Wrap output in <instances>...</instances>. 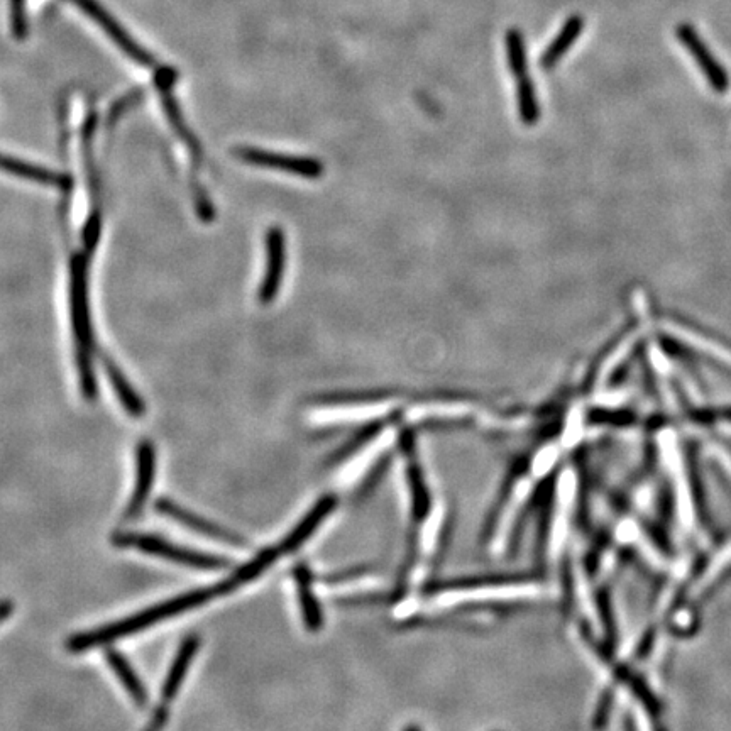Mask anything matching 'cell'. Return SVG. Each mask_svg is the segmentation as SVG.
Wrapping results in <instances>:
<instances>
[{"instance_id":"obj_1","label":"cell","mask_w":731,"mask_h":731,"mask_svg":"<svg viewBox=\"0 0 731 731\" xmlns=\"http://www.w3.org/2000/svg\"><path fill=\"white\" fill-rule=\"evenodd\" d=\"M237 588L239 586H237L236 581L232 578H227L215 584L212 588L195 589V591L182 594V596L173 598V600L146 608V610L141 611V613H136V615L127 616L121 622L95 628V630H90V632L77 633V635H73V637L66 640V649L73 652V654H82V652H87V650L94 649V647L112 644L116 640L129 637L132 633L143 632L146 628L154 627L161 620H166V618H171V616L182 615L185 611L193 610V608H197L200 605H205V603H209L214 598L226 596V594L236 591Z\"/></svg>"},{"instance_id":"obj_2","label":"cell","mask_w":731,"mask_h":731,"mask_svg":"<svg viewBox=\"0 0 731 731\" xmlns=\"http://www.w3.org/2000/svg\"><path fill=\"white\" fill-rule=\"evenodd\" d=\"M70 305H72L73 337L77 358L80 390L88 402L97 400V380L94 371V329L88 303V254H75L70 263Z\"/></svg>"},{"instance_id":"obj_3","label":"cell","mask_w":731,"mask_h":731,"mask_svg":"<svg viewBox=\"0 0 731 731\" xmlns=\"http://www.w3.org/2000/svg\"><path fill=\"white\" fill-rule=\"evenodd\" d=\"M116 547L122 549L141 550L149 556L161 557L166 561L176 562L182 566L195 567L200 571H217L231 566V561L226 557L214 556L200 550L187 549L180 545L171 544L168 540L158 535L134 534V532H119L112 539Z\"/></svg>"},{"instance_id":"obj_4","label":"cell","mask_w":731,"mask_h":731,"mask_svg":"<svg viewBox=\"0 0 731 731\" xmlns=\"http://www.w3.org/2000/svg\"><path fill=\"white\" fill-rule=\"evenodd\" d=\"M70 2L73 6H77L85 16L90 17L127 58H131L141 66H153L156 63L154 56L148 50H144L143 46L127 33L124 26L117 22L116 17L112 16L109 11H105L99 0H70Z\"/></svg>"},{"instance_id":"obj_5","label":"cell","mask_w":731,"mask_h":731,"mask_svg":"<svg viewBox=\"0 0 731 731\" xmlns=\"http://www.w3.org/2000/svg\"><path fill=\"white\" fill-rule=\"evenodd\" d=\"M234 154L239 160L246 161L249 165L285 171V173L302 176L308 180H317L324 173L322 163L315 158H307V156L270 153V151L256 148H237Z\"/></svg>"},{"instance_id":"obj_6","label":"cell","mask_w":731,"mask_h":731,"mask_svg":"<svg viewBox=\"0 0 731 731\" xmlns=\"http://www.w3.org/2000/svg\"><path fill=\"white\" fill-rule=\"evenodd\" d=\"M154 508L163 517L182 523L183 527L190 528L193 532L205 535L209 539L220 540V542L237 547V549H246L249 545L246 539H242L241 535L236 534V532H232V530L222 527V525H217V523L209 522L205 518L198 517L197 513L188 512L183 506L176 505L175 501L168 500V498H160L154 503Z\"/></svg>"},{"instance_id":"obj_7","label":"cell","mask_w":731,"mask_h":731,"mask_svg":"<svg viewBox=\"0 0 731 731\" xmlns=\"http://www.w3.org/2000/svg\"><path fill=\"white\" fill-rule=\"evenodd\" d=\"M156 478V449L151 440L139 442L136 452V484L124 512V522H136L143 515Z\"/></svg>"},{"instance_id":"obj_8","label":"cell","mask_w":731,"mask_h":731,"mask_svg":"<svg viewBox=\"0 0 731 731\" xmlns=\"http://www.w3.org/2000/svg\"><path fill=\"white\" fill-rule=\"evenodd\" d=\"M286 268V236L280 227H270L266 232V266L259 288V302L268 305L280 292Z\"/></svg>"},{"instance_id":"obj_9","label":"cell","mask_w":731,"mask_h":731,"mask_svg":"<svg viewBox=\"0 0 731 731\" xmlns=\"http://www.w3.org/2000/svg\"><path fill=\"white\" fill-rule=\"evenodd\" d=\"M676 33L682 46L693 55L701 72L710 80L711 87L715 88L716 92H726L730 87V78L726 75L725 68L715 60V56L711 55L708 46L704 44L703 39L699 38V34L694 31L693 26L681 24Z\"/></svg>"},{"instance_id":"obj_10","label":"cell","mask_w":731,"mask_h":731,"mask_svg":"<svg viewBox=\"0 0 731 731\" xmlns=\"http://www.w3.org/2000/svg\"><path fill=\"white\" fill-rule=\"evenodd\" d=\"M198 647H200V638L197 635H190V637L183 640L180 649L176 652L175 659L171 662L170 671L166 674L165 684L161 688V701L163 703L170 704L180 693L188 669L192 666L193 659L197 655Z\"/></svg>"},{"instance_id":"obj_11","label":"cell","mask_w":731,"mask_h":731,"mask_svg":"<svg viewBox=\"0 0 731 731\" xmlns=\"http://www.w3.org/2000/svg\"><path fill=\"white\" fill-rule=\"evenodd\" d=\"M0 170L6 171L9 175L19 176L22 180L41 183V185L60 187L63 190H66V188L70 190V187H72L70 176L63 175V173H56V171L48 170V168H43V166L31 165V163L16 160V158L4 156V154H0Z\"/></svg>"},{"instance_id":"obj_12","label":"cell","mask_w":731,"mask_h":731,"mask_svg":"<svg viewBox=\"0 0 731 731\" xmlns=\"http://www.w3.org/2000/svg\"><path fill=\"white\" fill-rule=\"evenodd\" d=\"M583 31L584 17L579 16V14H574L564 22L559 34L552 39V43L545 48L544 53L540 56L539 63L545 72H550L564 58V55L571 50Z\"/></svg>"},{"instance_id":"obj_13","label":"cell","mask_w":731,"mask_h":731,"mask_svg":"<svg viewBox=\"0 0 731 731\" xmlns=\"http://www.w3.org/2000/svg\"><path fill=\"white\" fill-rule=\"evenodd\" d=\"M102 364H104L105 373L109 376L110 385L116 391L117 398L127 415L134 418L143 417L146 413V403L138 395V391L132 388L131 383L127 381L126 374L122 373V369L117 366L116 361L107 354H102Z\"/></svg>"},{"instance_id":"obj_14","label":"cell","mask_w":731,"mask_h":731,"mask_svg":"<svg viewBox=\"0 0 731 731\" xmlns=\"http://www.w3.org/2000/svg\"><path fill=\"white\" fill-rule=\"evenodd\" d=\"M104 657L110 669L116 674L117 679L126 688L127 694L131 696L132 701L138 704L139 708H144L148 704V693H146L143 681L139 679L138 674L129 664V660L116 649L105 650Z\"/></svg>"},{"instance_id":"obj_15","label":"cell","mask_w":731,"mask_h":731,"mask_svg":"<svg viewBox=\"0 0 731 731\" xmlns=\"http://www.w3.org/2000/svg\"><path fill=\"white\" fill-rule=\"evenodd\" d=\"M161 100H163V107H165L166 117L170 121L171 127L175 129L176 136L182 139V143L188 148V153L192 156L193 166L198 168L202 165V158H204V151L200 148L198 139L193 136L192 129L187 126V122L183 119L182 110L180 105L176 102L175 97L171 95V90H160Z\"/></svg>"},{"instance_id":"obj_16","label":"cell","mask_w":731,"mask_h":731,"mask_svg":"<svg viewBox=\"0 0 731 731\" xmlns=\"http://www.w3.org/2000/svg\"><path fill=\"white\" fill-rule=\"evenodd\" d=\"M332 505H334L332 498L320 500L314 510L307 513V517L303 518L302 522L298 523L297 527L293 528L288 537L281 542V552L288 554V552L300 549L315 534V530L319 528L320 523L324 522V518H327L332 510Z\"/></svg>"},{"instance_id":"obj_17","label":"cell","mask_w":731,"mask_h":731,"mask_svg":"<svg viewBox=\"0 0 731 731\" xmlns=\"http://www.w3.org/2000/svg\"><path fill=\"white\" fill-rule=\"evenodd\" d=\"M293 578L297 583L298 598H300V606H302L305 627L315 632L322 625V615H320L319 603H317L314 586H312V574H310L305 564H300V566L295 567Z\"/></svg>"},{"instance_id":"obj_18","label":"cell","mask_w":731,"mask_h":731,"mask_svg":"<svg viewBox=\"0 0 731 731\" xmlns=\"http://www.w3.org/2000/svg\"><path fill=\"white\" fill-rule=\"evenodd\" d=\"M506 61L513 77L523 78L528 75L527 50H525V39L518 29H510L505 36Z\"/></svg>"},{"instance_id":"obj_19","label":"cell","mask_w":731,"mask_h":731,"mask_svg":"<svg viewBox=\"0 0 731 731\" xmlns=\"http://www.w3.org/2000/svg\"><path fill=\"white\" fill-rule=\"evenodd\" d=\"M517 102L518 114L525 126H534L539 121L540 110L539 102H537V94H535L534 82L530 75L518 78L517 82Z\"/></svg>"},{"instance_id":"obj_20","label":"cell","mask_w":731,"mask_h":731,"mask_svg":"<svg viewBox=\"0 0 731 731\" xmlns=\"http://www.w3.org/2000/svg\"><path fill=\"white\" fill-rule=\"evenodd\" d=\"M280 554L281 549L266 547V549L259 552L258 556L253 557L248 564H244V566H241L239 569L232 572L231 578L236 581L237 586L251 583L253 579L261 576V574H263V572L266 571V569H268V567H270L271 564L278 559V557H280Z\"/></svg>"},{"instance_id":"obj_21","label":"cell","mask_w":731,"mask_h":731,"mask_svg":"<svg viewBox=\"0 0 731 731\" xmlns=\"http://www.w3.org/2000/svg\"><path fill=\"white\" fill-rule=\"evenodd\" d=\"M9 11H11L12 34L19 41L28 38L29 24L26 0H9Z\"/></svg>"},{"instance_id":"obj_22","label":"cell","mask_w":731,"mask_h":731,"mask_svg":"<svg viewBox=\"0 0 731 731\" xmlns=\"http://www.w3.org/2000/svg\"><path fill=\"white\" fill-rule=\"evenodd\" d=\"M100 234H102V217H100V210L94 209L88 215V220L83 227V248L88 256L97 249Z\"/></svg>"},{"instance_id":"obj_23","label":"cell","mask_w":731,"mask_h":731,"mask_svg":"<svg viewBox=\"0 0 731 731\" xmlns=\"http://www.w3.org/2000/svg\"><path fill=\"white\" fill-rule=\"evenodd\" d=\"M193 197H195V204H197V212L200 220L210 222V220L214 219V207L210 204L209 197L205 195L204 188L200 187L198 183H193Z\"/></svg>"},{"instance_id":"obj_24","label":"cell","mask_w":731,"mask_h":731,"mask_svg":"<svg viewBox=\"0 0 731 731\" xmlns=\"http://www.w3.org/2000/svg\"><path fill=\"white\" fill-rule=\"evenodd\" d=\"M143 99V90L139 88V90H136V92H131V94H127L124 99L119 100V102H116L114 104V107L110 109L109 114V122H116L119 117L126 112L131 105L138 104L139 100Z\"/></svg>"},{"instance_id":"obj_25","label":"cell","mask_w":731,"mask_h":731,"mask_svg":"<svg viewBox=\"0 0 731 731\" xmlns=\"http://www.w3.org/2000/svg\"><path fill=\"white\" fill-rule=\"evenodd\" d=\"M154 82L158 90H171L176 82V72L170 66H163L160 68L156 75H154Z\"/></svg>"},{"instance_id":"obj_26","label":"cell","mask_w":731,"mask_h":731,"mask_svg":"<svg viewBox=\"0 0 731 731\" xmlns=\"http://www.w3.org/2000/svg\"><path fill=\"white\" fill-rule=\"evenodd\" d=\"M168 704L161 703L156 710H154L153 713V720H151V723H149V728L151 730H156V728H163V726L166 725V721H168V708H166Z\"/></svg>"},{"instance_id":"obj_27","label":"cell","mask_w":731,"mask_h":731,"mask_svg":"<svg viewBox=\"0 0 731 731\" xmlns=\"http://www.w3.org/2000/svg\"><path fill=\"white\" fill-rule=\"evenodd\" d=\"M12 610H14V605L11 601H0V623L11 616Z\"/></svg>"}]
</instances>
